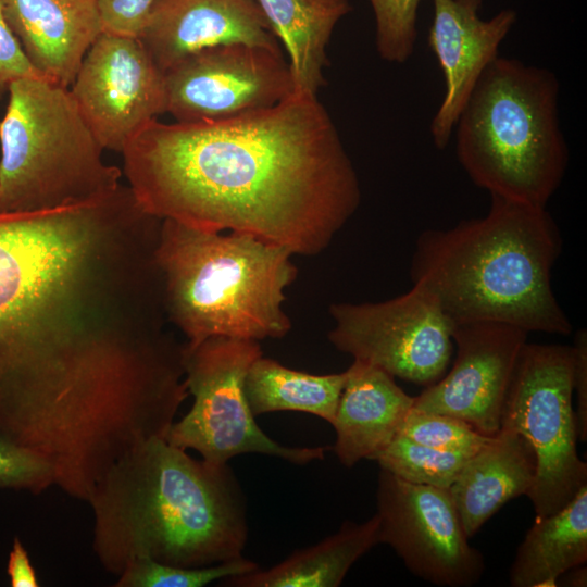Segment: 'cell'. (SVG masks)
Masks as SVG:
<instances>
[{"label":"cell","mask_w":587,"mask_h":587,"mask_svg":"<svg viewBox=\"0 0 587 587\" xmlns=\"http://www.w3.org/2000/svg\"><path fill=\"white\" fill-rule=\"evenodd\" d=\"M139 210L205 232H234L315 255L361 202L358 174L317 95L232 118L152 120L122 151Z\"/></svg>","instance_id":"cell-1"},{"label":"cell","mask_w":587,"mask_h":587,"mask_svg":"<svg viewBox=\"0 0 587 587\" xmlns=\"http://www.w3.org/2000/svg\"><path fill=\"white\" fill-rule=\"evenodd\" d=\"M184 346L42 330L0 400V435L47 462L54 485L88 501L126 452L165 437L189 396Z\"/></svg>","instance_id":"cell-2"},{"label":"cell","mask_w":587,"mask_h":587,"mask_svg":"<svg viewBox=\"0 0 587 587\" xmlns=\"http://www.w3.org/2000/svg\"><path fill=\"white\" fill-rule=\"evenodd\" d=\"M93 551L114 575L137 559L201 567L242 557L247 503L228 463L190 457L165 437L139 442L97 483Z\"/></svg>","instance_id":"cell-3"},{"label":"cell","mask_w":587,"mask_h":587,"mask_svg":"<svg viewBox=\"0 0 587 587\" xmlns=\"http://www.w3.org/2000/svg\"><path fill=\"white\" fill-rule=\"evenodd\" d=\"M490 198L486 215L417 236L412 284L434 295L454 325L497 322L571 334L551 286L562 251L555 221L547 208Z\"/></svg>","instance_id":"cell-4"},{"label":"cell","mask_w":587,"mask_h":587,"mask_svg":"<svg viewBox=\"0 0 587 587\" xmlns=\"http://www.w3.org/2000/svg\"><path fill=\"white\" fill-rule=\"evenodd\" d=\"M287 248L234 232H205L171 220L158 229L153 262L172 321L193 348L211 337H285L283 304L297 266Z\"/></svg>","instance_id":"cell-5"},{"label":"cell","mask_w":587,"mask_h":587,"mask_svg":"<svg viewBox=\"0 0 587 587\" xmlns=\"http://www.w3.org/2000/svg\"><path fill=\"white\" fill-rule=\"evenodd\" d=\"M559 93L548 68L504 57L489 64L454 126L458 161L475 186L547 208L569 164Z\"/></svg>","instance_id":"cell-6"},{"label":"cell","mask_w":587,"mask_h":587,"mask_svg":"<svg viewBox=\"0 0 587 587\" xmlns=\"http://www.w3.org/2000/svg\"><path fill=\"white\" fill-rule=\"evenodd\" d=\"M0 122V213L39 212L110 200L122 172L103 148L70 91L42 75L9 87Z\"/></svg>","instance_id":"cell-7"},{"label":"cell","mask_w":587,"mask_h":587,"mask_svg":"<svg viewBox=\"0 0 587 587\" xmlns=\"http://www.w3.org/2000/svg\"><path fill=\"white\" fill-rule=\"evenodd\" d=\"M103 223L91 204L0 213V387L47 327L48 307L82 272Z\"/></svg>","instance_id":"cell-8"},{"label":"cell","mask_w":587,"mask_h":587,"mask_svg":"<svg viewBox=\"0 0 587 587\" xmlns=\"http://www.w3.org/2000/svg\"><path fill=\"white\" fill-rule=\"evenodd\" d=\"M263 355L257 340L211 337L184 349V380L191 409L170 427L165 439L203 460L226 464L239 454L259 453L297 465L323 460L328 447H289L266 435L245 395L251 364Z\"/></svg>","instance_id":"cell-9"},{"label":"cell","mask_w":587,"mask_h":587,"mask_svg":"<svg viewBox=\"0 0 587 587\" xmlns=\"http://www.w3.org/2000/svg\"><path fill=\"white\" fill-rule=\"evenodd\" d=\"M573 360L572 346L527 341L503 403L500 427L522 435L535 454L526 496L536 520L563 508L587 484V464L576 448Z\"/></svg>","instance_id":"cell-10"},{"label":"cell","mask_w":587,"mask_h":587,"mask_svg":"<svg viewBox=\"0 0 587 587\" xmlns=\"http://www.w3.org/2000/svg\"><path fill=\"white\" fill-rule=\"evenodd\" d=\"M329 314L334 326L328 340L337 350L395 378L429 386L450 363L454 324L420 285L385 301L336 302Z\"/></svg>","instance_id":"cell-11"},{"label":"cell","mask_w":587,"mask_h":587,"mask_svg":"<svg viewBox=\"0 0 587 587\" xmlns=\"http://www.w3.org/2000/svg\"><path fill=\"white\" fill-rule=\"evenodd\" d=\"M379 541L414 575L442 587H469L484 572L482 553L469 544L449 488L378 474Z\"/></svg>","instance_id":"cell-12"},{"label":"cell","mask_w":587,"mask_h":587,"mask_svg":"<svg viewBox=\"0 0 587 587\" xmlns=\"http://www.w3.org/2000/svg\"><path fill=\"white\" fill-rule=\"evenodd\" d=\"M164 74L165 113L180 123L232 118L272 107L294 91L280 50L242 43L199 50Z\"/></svg>","instance_id":"cell-13"},{"label":"cell","mask_w":587,"mask_h":587,"mask_svg":"<svg viewBox=\"0 0 587 587\" xmlns=\"http://www.w3.org/2000/svg\"><path fill=\"white\" fill-rule=\"evenodd\" d=\"M70 91L103 150L122 153L145 125L165 113V74L138 37L102 32Z\"/></svg>","instance_id":"cell-14"},{"label":"cell","mask_w":587,"mask_h":587,"mask_svg":"<svg viewBox=\"0 0 587 587\" xmlns=\"http://www.w3.org/2000/svg\"><path fill=\"white\" fill-rule=\"evenodd\" d=\"M528 332L497 323L454 325L452 369L417 397L413 408L460 419L486 436L500 430L508 388Z\"/></svg>","instance_id":"cell-15"},{"label":"cell","mask_w":587,"mask_h":587,"mask_svg":"<svg viewBox=\"0 0 587 587\" xmlns=\"http://www.w3.org/2000/svg\"><path fill=\"white\" fill-rule=\"evenodd\" d=\"M483 0H433L428 46L438 60L445 95L429 130L434 146L445 149L459 114L477 80L499 57V46L516 22L505 9L489 20L479 16Z\"/></svg>","instance_id":"cell-16"},{"label":"cell","mask_w":587,"mask_h":587,"mask_svg":"<svg viewBox=\"0 0 587 587\" xmlns=\"http://www.w3.org/2000/svg\"><path fill=\"white\" fill-rule=\"evenodd\" d=\"M138 38L163 72L220 45L280 50L258 0H157Z\"/></svg>","instance_id":"cell-17"},{"label":"cell","mask_w":587,"mask_h":587,"mask_svg":"<svg viewBox=\"0 0 587 587\" xmlns=\"http://www.w3.org/2000/svg\"><path fill=\"white\" fill-rule=\"evenodd\" d=\"M99 0H0L7 23L35 70L70 88L103 32Z\"/></svg>","instance_id":"cell-18"},{"label":"cell","mask_w":587,"mask_h":587,"mask_svg":"<svg viewBox=\"0 0 587 587\" xmlns=\"http://www.w3.org/2000/svg\"><path fill=\"white\" fill-rule=\"evenodd\" d=\"M332 422L336 433L333 450L339 462L352 467L373 460L398 434L414 404L385 370L353 359Z\"/></svg>","instance_id":"cell-19"},{"label":"cell","mask_w":587,"mask_h":587,"mask_svg":"<svg viewBox=\"0 0 587 587\" xmlns=\"http://www.w3.org/2000/svg\"><path fill=\"white\" fill-rule=\"evenodd\" d=\"M536 472L535 454L519 433L500 430L464 464L449 487L467 538L508 501L529 491Z\"/></svg>","instance_id":"cell-20"},{"label":"cell","mask_w":587,"mask_h":587,"mask_svg":"<svg viewBox=\"0 0 587 587\" xmlns=\"http://www.w3.org/2000/svg\"><path fill=\"white\" fill-rule=\"evenodd\" d=\"M379 541V520L345 521L338 532L294 551L267 570L222 579L230 587H338L351 566Z\"/></svg>","instance_id":"cell-21"},{"label":"cell","mask_w":587,"mask_h":587,"mask_svg":"<svg viewBox=\"0 0 587 587\" xmlns=\"http://www.w3.org/2000/svg\"><path fill=\"white\" fill-rule=\"evenodd\" d=\"M288 55L294 91L317 95L328 65L326 47L336 24L352 7L348 0H258Z\"/></svg>","instance_id":"cell-22"},{"label":"cell","mask_w":587,"mask_h":587,"mask_svg":"<svg viewBox=\"0 0 587 587\" xmlns=\"http://www.w3.org/2000/svg\"><path fill=\"white\" fill-rule=\"evenodd\" d=\"M587 561V484L563 508L536 520L510 571L513 587H554Z\"/></svg>","instance_id":"cell-23"},{"label":"cell","mask_w":587,"mask_h":587,"mask_svg":"<svg viewBox=\"0 0 587 587\" xmlns=\"http://www.w3.org/2000/svg\"><path fill=\"white\" fill-rule=\"evenodd\" d=\"M346 376V371L325 375L310 374L261 355L246 375L245 395L254 416L277 411H298L316 415L332 424Z\"/></svg>","instance_id":"cell-24"},{"label":"cell","mask_w":587,"mask_h":587,"mask_svg":"<svg viewBox=\"0 0 587 587\" xmlns=\"http://www.w3.org/2000/svg\"><path fill=\"white\" fill-rule=\"evenodd\" d=\"M471 457L427 447L397 434L372 461L403 480L449 488Z\"/></svg>","instance_id":"cell-25"},{"label":"cell","mask_w":587,"mask_h":587,"mask_svg":"<svg viewBox=\"0 0 587 587\" xmlns=\"http://www.w3.org/2000/svg\"><path fill=\"white\" fill-rule=\"evenodd\" d=\"M260 566L243 557L201 567H184L150 559L130 562L118 575L116 587H202L226 577L242 575Z\"/></svg>","instance_id":"cell-26"},{"label":"cell","mask_w":587,"mask_h":587,"mask_svg":"<svg viewBox=\"0 0 587 587\" xmlns=\"http://www.w3.org/2000/svg\"><path fill=\"white\" fill-rule=\"evenodd\" d=\"M398 434L427 447L470 455L478 452L496 436H486L454 416L420 411L413 407Z\"/></svg>","instance_id":"cell-27"},{"label":"cell","mask_w":587,"mask_h":587,"mask_svg":"<svg viewBox=\"0 0 587 587\" xmlns=\"http://www.w3.org/2000/svg\"><path fill=\"white\" fill-rule=\"evenodd\" d=\"M422 0H370L375 16V43L379 57L404 63L417 38V10Z\"/></svg>","instance_id":"cell-28"},{"label":"cell","mask_w":587,"mask_h":587,"mask_svg":"<svg viewBox=\"0 0 587 587\" xmlns=\"http://www.w3.org/2000/svg\"><path fill=\"white\" fill-rule=\"evenodd\" d=\"M51 485V466L28 449L0 435V489L39 495Z\"/></svg>","instance_id":"cell-29"},{"label":"cell","mask_w":587,"mask_h":587,"mask_svg":"<svg viewBox=\"0 0 587 587\" xmlns=\"http://www.w3.org/2000/svg\"><path fill=\"white\" fill-rule=\"evenodd\" d=\"M157 0H99L103 32L139 37Z\"/></svg>","instance_id":"cell-30"},{"label":"cell","mask_w":587,"mask_h":587,"mask_svg":"<svg viewBox=\"0 0 587 587\" xmlns=\"http://www.w3.org/2000/svg\"><path fill=\"white\" fill-rule=\"evenodd\" d=\"M41 75L27 59L0 5V100L16 79Z\"/></svg>","instance_id":"cell-31"},{"label":"cell","mask_w":587,"mask_h":587,"mask_svg":"<svg viewBox=\"0 0 587 587\" xmlns=\"http://www.w3.org/2000/svg\"><path fill=\"white\" fill-rule=\"evenodd\" d=\"M573 347V389L577 399L575 411L577 437L587 440V336L580 329L575 335Z\"/></svg>","instance_id":"cell-32"},{"label":"cell","mask_w":587,"mask_h":587,"mask_svg":"<svg viewBox=\"0 0 587 587\" xmlns=\"http://www.w3.org/2000/svg\"><path fill=\"white\" fill-rule=\"evenodd\" d=\"M7 573L12 587H38L39 582L22 541L15 537L9 554Z\"/></svg>","instance_id":"cell-33"},{"label":"cell","mask_w":587,"mask_h":587,"mask_svg":"<svg viewBox=\"0 0 587 587\" xmlns=\"http://www.w3.org/2000/svg\"><path fill=\"white\" fill-rule=\"evenodd\" d=\"M576 570L574 571V573H570L567 576H569V579H567V585L570 586H586V567H575Z\"/></svg>","instance_id":"cell-34"}]
</instances>
